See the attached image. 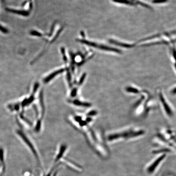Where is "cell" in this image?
Masks as SVG:
<instances>
[{
	"label": "cell",
	"instance_id": "3",
	"mask_svg": "<svg viewBox=\"0 0 176 176\" xmlns=\"http://www.w3.org/2000/svg\"><path fill=\"white\" fill-rule=\"evenodd\" d=\"M78 41L83 43L86 44L88 46L95 47V48L103 50L115 52L118 53V54H121V51L120 50L113 48V47H108V46H106L105 45H102V44L96 43L91 42L86 40H79Z\"/></svg>",
	"mask_w": 176,
	"mask_h": 176
},
{
	"label": "cell",
	"instance_id": "1",
	"mask_svg": "<svg viewBox=\"0 0 176 176\" xmlns=\"http://www.w3.org/2000/svg\"><path fill=\"white\" fill-rule=\"evenodd\" d=\"M144 134V131L141 130L137 132L126 131L110 135L108 139L109 140H113L120 138H130L136 137Z\"/></svg>",
	"mask_w": 176,
	"mask_h": 176
},
{
	"label": "cell",
	"instance_id": "26",
	"mask_svg": "<svg viewBox=\"0 0 176 176\" xmlns=\"http://www.w3.org/2000/svg\"><path fill=\"white\" fill-rule=\"evenodd\" d=\"M91 120H92V119H91V118H87L86 119V122H90V121H91Z\"/></svg>",
	"mask_w": 176,
	"mask_h": 176
},
{
	"label": "cell",
	"instance_id": "20",
	"mask_svg": "<svg viewBox=\"0 0 176 176\" xmlns=\"http://www.w3.org/2000/svg\"><path fill=\"white\" fill-rule=\"evenodd\" d=\"M97 112H96V111H92L89 112V113H88L87 115L88 116H91L96 115H97Z\"/></svg>",
	"mask_w": 176,
	"mask_h": 176
},
{
	"label": "cell",
	"instance_id": "2",
	"mask_svg": "<svg viewBox=\"0 0 176 176\" xmlns=\"http://www.w3.org/2000/svg\"><path fill=\"white\" fill-rule=\"evenodd\" d=\"M17 132L18 135L20 136L24 142H25V143L27 145L28 147L30 149L31 151L33 153L35 158L36 159L37 162L39 163L38 164H39V165H41V161H40V157H39V154H38L35 148H34L33 144H32V142L29 140V139L25 135V134L21 131L18 130H17Z\"/></svg>",
	"mask_w": 176,
	"mask_h": 176
},
{
	"label": "cell",
	"instance_id": "21",
	"mask_svg": "<svg viewBox=\"0 0 176 176\" xmlns=\"http://www.w3.org/2000/svg\"><path fill=\"white\" fill-rule=\"evenodd\" d=\"M31 34L32 35L38 36H42L41 33L36 32V31H33V32H31Z\"/></svg>",
	"mask_w": 176,
	"mask_h": 176
},
{
	"label": "cell",
	"instance_id": "22",
	"mask_svg": "<svg viewBox=\"0 0 176 176\" xmlns=\"http://www.w3.org/2000/svg\"><path fill=\"white\" fill-rule=\"evenodd\" d=\"M87 122L86 121H82V120L79 122L80 126H81V127L85 126Z\"/></svg>",
	"mask_w": 176,
	"mask_h": 176
},
{
	"label": "cell",
	"instance_id": "17",
	"mask_svg": "<svg viewBox=\"0 0 176 176\" xmlns=\"http://www.w3.org/2000/svg\"><path fill=\"white\" fill-rule=\"evenodd\" d=\"M168 0H153L152 3L158 4V3H165Z\"/></svg>",
	"mask_w": 176,
	"mask_h": 176
},
{
	"label": "cell",
	"instance_id": "24",
	"mask_svg": "<svg viewBox=\"0 0 176 176\" xmlns=\"http://www.w3.org/2000/svg\"><path fill=\"white\" fill-rule=\"evenodd\" d=\"M75 120L77 122H80V121H81L82 118L80 117L76 116L75 117Z\"/></svg>",
	"mask_w": 176,
	"mask_h": 176
},
{
	"label": "cell",
	"instance_id": "14",
	"mask_svg": "<svg viewBox=\"0 0 176 176\" xmlns=\"http://www.w3.org/2000/svg\"><path fill=\"white\" fill-rule=\"evenodd\" d=\"M42 92H41L40 93V105H41L42 108V109L43 111V114H44V102H43V95H42Z\"/></svg>",
	"mask_w": 176,
	"mask_h": 176
},
{
	"label": "cell",
	"instance_id": "18",
	"mask_svg": "<svg viewBox=\"0 0 176 176\" xmlns=\"http://www.w3.org/2000/svg\"><path fill=\"white\" fill-rule=\"evenodd\" d=\"M39 86V83H36L34 84V86H33V93H36L37 90Z\"/></svg>",
	"mask_w": 176,
	"mask_h": 176
},
{
	"label": "cell",
	"instance_id": "7",
	"mask_svg": "<svg viewBox=\"0 0 176 176\" xmlns=\"http://www.w3.org/2000/svg\"><path fill=\"white\" fill-rule=\"evenodd\" d=\"M64 71V69H60V70L56 71H54V73L51 74L50 75H49V76H47V77H46V78L44 80V83H45V84H47V83H48L51 80L54 79V77L57 76L58 74H59L63 72Z\"/></svg>",
	"mask_w": 176,
	"mask_h": 176
},
{
	"label": "cell",
	"instance_id": "16",
	"mask_svg": "<svg viewBox=\"0 0 176 176\" xmlns=\"http://www.w3.org/2000/svg\"><path fill=\"white\" fill-rule=\"evenodd\" d=\"M86 77V74L84 73L82 75V77H81L80 79L79 82L78 84L79 85H81L84 82V80H85V77Z\"/></svg>",
	"mask_w": 176,
	"mask_h": 176
},
{
	"label": "cell",
	"instance_id": "4",
	"mask_svg": "<svg viewBox=\"0 0 176 176\" xmlns=\"http://www.w3.org/2000/svg\"><path fill=\"white\" fill-rule=\"evenodd\" d=\"M113 2L131 6L140 5L146 8L151 9V7L140 0H112Z\"/></svg>",
	"mask_w": 176,
	"mask_h": 176
},
{
	"label": "cell",
	"instance_id": "10",
	"mask_svg": "<svg viewBox=\"0 0 176 176\" xmlns=\"http://www.w3.org/2000/svg\"><path fill=\"white\" fill-rule=\"evenodd\" d=\"M58 165V164H54L52 168L47 173L45 174L43 176H55L56 174V169L57 168Z\"/></svg>",
	"mask_w": 176,
	"mask_h": 176
},
{
	"label": "cell",
	"instance_id": "19",
	"mask_svg": "<svg viewBox=\"0 0 176 176\" xmlns=\"http://www.w3.org/2000/svg\"><path fill=\"white\" fill-rule=\"evenodd\" d=\"M77 89H74L72 91L71 93V96L72 97H74L76 96V94H77Z\"/></svg>",
	"mask_w": 176,
	"mask_h": 176
},
{
	"label": "cell",
	"instance_id": "5",
	"mask_svg": "<svg viewBox=\"0 0 176 176\" xmlns=\"http://www.w3.org/2000/svg\"><path fill=\"white\" fill-rule=\"evenodd\" d=\"M5 171L4 151L3 149L0 148V175L3 174Z\"/></svg>",
	"mask_w": 176,
	"mask_h": 176
},
{
	"label": "cell",
	"instance_id": "12",
	"mask_svg": "<svg viewBox=\"0 0 176 176\" xmlns=\"http://www.w3.org/2000/svg\"><path fill=\"white\" fill-rule=\"evenodd\" d=\"M73 103L77 106H84V107H88L91 106V104L89 103L83 102L77 100H74Z\"/></svg>",
	"mask_w": 176,
	"mask_h": 176
},
{
	"label": "cell",
	"instance_id": "15",
	"mask_svg": "<svg viewBox=\"0 0 176 176\" xmlns=\"http://www.w3.org/2000/svg\"><path fill=\"white\" fill-rule=\"evenodd\" d=\"M41 122L40 120H39L37 122L35 128V131L36 132H39L41 128Z\"/></svg>",
	"mask_w": 176,
	"mask_h": 176
},
{
	"label": "cell",
	"instance_id": "8",
	"mask_svg": "<svg viewBox=\"0 0 176 176\" xmlns=\"http://www.w3.org/2000/svg\"><path fill=\"white\" fill-rule=\"evenodd\" d=\"M165 155H163L162 156H161L159 158L157 159V160H156L155 162H154L153 164H152L151 166L149 168V169H148V171H149V172H152L155 171V169L157 167L159 164V163H160L163 159L165 158Z\"/></svg>",
	"mask_w": 176,
	"mask_h": 176
},
{
	"label": "cell",
	"instance_id": "9",
	"mask_svg": "<svg viewBox=\"0 0 176 176\" xmlns=\"http://www.w3.org/2000/svg\"><path fill=\"white\" fill-rule=\"evenodd\" d=\"M159 98L161 99V102H162L163 105H164V109H165V112H166L169 115H172V111H171V109L170 108L169 106L168 105L167 103L165 102V99H164V97H163L162 94H160Z\"/></svg>",
	"mask_w": 176,
	"mask_h": 176
},
{
	"label": "cell",
	"instance_id": "25",
	"mask_svg": "<svg viewBox=\"0 0 176 176\" xmlns=\"http://www.w3.org/2000/svg\"><path fill=\"white\" fill-rule=\"evenodd\" d=\"M23 176H32L30 172H26L24 173Z\"/></svg>",
	"mask_w": 176,
	"mask_h": 176
},
{
	"label": "cell",
	"instance_id": "23",
	"mask_svg": "<svg viewBox=\"0 0 176 176\" xmlns=\"http://www.w3.org/2000/svg\"><path fill=\"white\" fill-rule=\"evenodd\" d=\"M67 78H68V83L70 84L71 81V75L69 73H68V74H67Z\"/></svg>",
	"mask_w": 176,
	"mask_h": 176
},
{
	"label": "cell",
	"instance_id": "11",
	"mask_svg": "<svg viewBox=\"0 0 176 176\" xmlns=\"http://www.w3.org/2000/svg\"><path fill=\"white\" fill-rule=\"evenodd\" d=\"M7 11H10V12L18 14L24 16H27L29 15V13L25 11H19V10H12V9H7Z\"/></svg>",
	"mask_w": 176,
	"mask_h": 176
},
{
	"label": "cell",
	"instance_id": "6",
	"mask_svg": "<svg viewBox=\"0 0 176 176\" xmlns=\"http://www.w3.org/2000/svg\"><path fill=\"white\" fill-rule=\"evenodd\" d=\"M66 149H67V146L63 144L61 145L59 151L54 159V164H59V163L61 162V159L63 157Z\"/></svg>",
	"mask_w": 176,
	"mask_h": 176
},
{
	"label": "cell",
	"instance_id": "13",
	"mask_svg": "<svg viewBox=\"0 0 176 176\" xmlns=\"http://www.w3.org/2000/svg\"><path fill=\"white\" fill-rule=\"evenodd\" d=\"M126 91L127 92L131 93H138L139 91L136 88L132 87H128L126 88Z\"/></svg>",
	"mask_w": 176,
	"mask_h": 176
}]
</instances>
